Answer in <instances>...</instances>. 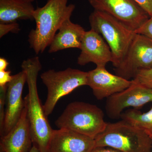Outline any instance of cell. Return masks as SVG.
Returning a JSON list of instances; mask_svg holds the SVG:
<instances>
[{"instance_id":"f546056e","label":"cell","mask_w":152,"mask_h":152,"mask_svg":"<svg viewBox=\"0 0 152 152\" xmlns=\"http://www.w3.org/2000/svg\"></svg>"},{"instance_id":"ac0fdd59","label":"cell","mask_w":152,"mask_h":152,"mask_svg":"<svg viewBox=\"0 0 152 152\" xmlns=\"http://www.w3.org/2000/svg\"><path fill=\"white\" fill-rule=\"evenodd\" d=\"M132 80L152 89V68L140 71Z\"/></svg>"},{"instance_id":"ffe728a7","label":"cell","mask_w":152,"mask_h":152,"mask_svg":"<svg viewBox=\"0 0 152 152\" xmlns=\"http://www.w3.org/2000/svg\"><path fill=\"white\" fill-rule=\"evenodd\" d=\"M20 30V25L17 22L0 23V38H2L9 32L18 34Z\"/></svg>"},{"instance_id":"484cf974","label":"cell","mask_w":152,"mask_h":152,"mask_svg":"<svg viewBox=\"0 0 152 152\" xmlns=\"http://www.w3.org/2000/svg\"><path fill=\"white\" fill-rule=\"evenodd\" d=\"M28 152H39L37 147L35 145H33L31 148L30 150Z\"/></svg>"},{"instance_id":"cb8c5ba5","label":"cell","mask_w":152,"mask_h":152,"mask_svg":"<svg viewBox=\"0 0 152 152\" xmlns=\"http://www.w3.org/2000/svg\"><path fill=\"white\" fill-rule=\"evenodd\" d=\"M91 152H122L109 147H95Z\"/></svg>"},{"instance_id":"9a60e30c","label":"cell","mask_w":152,"mask_h":152,"mask_svg":"<svg viewBox=\"0 0 152 152\" xmlns=\"http://www.w3.org/2000/svg\"><path fill=\"white\" fill-rule=\"evenodd\" d=\"M50 44V53L69 48L80 49L86 31L80 25L67 19L61 26Z\"/></svg>"},{"instance_id":"603a6c76","label":"cell","mask_w":152,"mask_h":152,"mask_svg":"<svg viewBox=\"0 0 152 152\" xmlns=\"http://www.w3.org/2000/svg\"><path fill=\"white\" fill-rule=\"evenodd\" d=\"M10 71H0V86H5L12 80Z\"/></svg>"},{"instance_id":"e0dca14e","label":"cell","mask_w":152,"mask_h":152,"mask_svg":"<svg viewBox=\"0 0 152 152\" xmlns=\"http://www.w3.org/2000/svg\"><path fill=\"white\" fill-rule=\"evenodd\" d=\"M122 120L145 131L149 135H152V107L146 113H142L137 109H131L123 113Z\"/></svg>"},{"instance_id":"52a82bcc","label":"cell","mask_w":152,"mask_h":152,"mask_svg":"<svg viewBox=\"0 0 152 152\" xmlns=\"http://www.w3.org/2000/svg\"><path fill=\"white\" fill-rule=\"evenodd\" d=\"M151 68L152 40L136 34L124 59L114 70L116 75L129 80L140 71Z\"/></svg>"},{"instance_id":"7402d4cb","label":"cell","mask_w":152,"mask_h":152,"mask_svg":"<svg viewBox=\"0 0 152 152\" xmlns=\"http://www.w3.org/2000/svg\"><path fill=\"white\" fill-rule=\"evenodd\" d=\"M150 17L152 16V0H134Z\"/></svg>"},{"instance_id":"6da1fadb","label":"cell","mask_w":152,"mask_h":152,"mask_svg":"<svg viewBox=\"0 0 152 152\" xmlns=\"http://www.w3.org/2000/svg\"><path fill=\"white\" fill-rule=\"evenodd\" d=\"M21 67L27 75L28 93L24 99L33 145L37 147L39 152H48L53 129L48 121L38 95L37 80L42 68L39 58L35 56L24 60Z\"/></svg>"},{"instance_id":"7c38bea8","label":"cell","mask_w":152,"mask_h":152,"mask_svg":"<svg viewBox=\"0 0 152 152\" xmlns=\"http://www.w3.org/2000/svg\"><path fill=\"white\" fill-rule=\"evenodd\" d=\"M132 83V81L110 73L105 67H97L88 72L87 86L92 90L98 100L110 97L122 91Z\"/></svg>"},{"instance_id":"8992f818","label":"cell","mask_w":152,"mask_h":152,"mask_svg":"<svg viewBox=\"0 0 152 152\" xmlns=\"http://www.w3.org/2000/svg\"><path fill=\"white\" fill-rule=\"evenodd\" d=\"M88 72L68 68L64 70L50 69L41 74L40 77L48 89L43 105L47 117L52 113L58 101L82 86H87Z\"/></svg>"},{"instance_id":"9c48e42d","label":"cell","mask_w":152,"mask_h":152,"mask_svg":"<svg viewBox=\"0 0 152 152\" xmlns=\"http://www.w3.org/2000/svg\"><path fill=\"white\" fill-rule=\"evenodd\" d=\"M132 83L122 91L107 98L105 109L107 115L113 119L121 118L126 108L137 109L152 102V89L132 80Z\"/></svg>"},{"instance_id":"f1b7e54d","label":"cell","mask_w":152,"mask_h":152,"mask_svg":"<svg viewBox=\"0 0 152 152\" xmlns=\"http://www.w3.org/2000/svg\"><path fill=\"white\" fill-rule=\"evenodd\" d=\"M1 152H4L3 151H2V150H1Z\"/></svg>"},{"instance_id":"5bb4252c","label":"cell","mask_w":152,"mask_h":152,"mask_svg":"<svg viewBox=\"0 0 152 152\" xmlns=\"http://www.w3.org/2000/svg\"><path fill=\"white\" fill-rule=\"evenodd\" d=\"M33 145L29 122L25 106L17 124L1 137L0 148L4 152H28Z\"/></svg>"},{"instance_id":"ba28073f","label":"cell","mask_w":152,"mask_h":152,"mask_svg":"<svg viewBox=\"0 0 152 152\" xmlns=\"http://www.w3.org/2000/svg\"><path fill=\"white\" fill-rule=\"evenodd\" d=\"M94 10L114 17L133 31L142 26L150 16L134 0H88Z\"/></svg>"},{"instance_id":"d4e9b609","label":"cell","mask_w":152,"mask_h":152,"mask_svg":"<svg viewBox=\"0 0 152 152\" xmlns=\"http://www.w3.org/2000/svg\"><path fill=\"white\" fill-rule=\"evenodd\" d=\"M9 63L7 59L4 58H0V71L6 70Z\"/></svg>"},{"instance_id":"4316f807","label":"cell","mask_w":152,"mask_h":152,"mask_svg":"<svg viewBox=\"0 0 152 152\" xmlns=\"http://www.w3.org/2000/svg\"><path fill=\"white\" fill-rule=\"evenodd\" d=\"M24 1H26L27 2L32 3L35 0H24Z\"/></svg>"},{"instance_id":"83f0119b","label":"cell","mask_w":152,"mask_h":152,"mask_svg":"<svg viewBox=\"0 0 152 152\" xmlns=\"http://www.w3.org/2000/svg\"><path fill=\"white\" fill-rule=\"evenodd\" d=\"M150 137H151V140H152V148H151V152H152V135H150Z\"/></svg>"},{"instance_id":"5b68a950","label":"cell","mask_w":152,"mask_h":152,"mask_svg":"<svg viewBox=\"0 0 152 152\" xmlns=\"http://www.w3.org/2000/svg\"><path fill=\"white\" fill-rule=\"evenodd\" d=\"M55 124L58 129L70 130L95 139L104 130L107 123L103 112L97 106L75 102L68 105Z\"/></svg>"},{"instance_id":"44dd1931","label":"cell","mask_w":152,"mask_h":152,"mask_svg":"<svg viewBox=\"0 0 152 152\" xmlns=\"http://www.w3.org/2000/svg\"><path fill=\"white\" fill-rule=\"evenodd\" d=\"M135 32L146 36L152 40V16Z\"/></svg>"},{"instance_id":"30bf717a","label":"cell","mask_w":152,"mask_h":152,"mask_svg":"<svg viewBox=\"0 0 152 152\" xmlns=\"http://www.w3.org/2000/svg\"><path fill=\"white\" fill-rule=\"evenodd\" d=\"M26 83V73L22 70L13 75L12 80L7 85L5 115L2 137L10 131L21 116L25 107L24 99H23L22 96Z\"/></svg>"},{"instance_id":"7a4b0ae2","label":"cell","mask_w":152,"mask_h":152,"mask_svg":"<svg viewBox=\"0 0 152 152\" xmlns=\"http://www.w3.org/2000/svg\"><path fill=\"white\" fill-rule=\"evenodd\" d=\"M69 1L48 0L43 7L34 11L36 27L29 33L28 42L36 54L45 51L63 23L71 18L75 6L68 5Z\"/></svg>"},{"instance_id":"3957f363","label":"cell","mask_w":152,"mask_h":152,"mask_svg":"<svg viewBox=\"0 0 152 152\" xmlns=\"http://www.w3.org/2000/svg\"><path fill=\"white\" fill-rule=\"evenodd\" d=\"M96 147H109L122 152H151L152 140L145 131L124 120L107 123L94 139Z\"/></svg>"},{"instance_id":"8fae6325","label":"cell","mask_w":152,"mask_h":152,"mask_svg":"<svg viewBox=\"0 0 152 152\" xmlns=\"http://www.w3.org/2000/svg\"><path fill=\"white\" fill-rule=\"evenodd\" d=\"M80 50L77 58L80 65L93 63L97 67H105L109 62H113V54L108 45L102 36L92 29L85 32Z\"/></svg>"},{"instance_id":"d6986e66","label":"cell","mask_w":152,"mask_h":152,"mask_svg":"<svg viewBox=\"0 0 152 152\" xmlns=\"http://www.w3.org/2000/svg\"><path fill=\"white\" fill-rule=\"evenodd\" d=\"M7 90V86H0V133L1 137L3 135L4 132Z\"/></svg>"},{"instance_id":"4fadbf2b","label":"cell","mask_w":152,"mask_h":152,"mask_svg":"<svg viewBox=\"0 0 152 152\" xmlns=\"http://www.w3.org/2000/svg\"><path fill=\"white\" fill-rule=\"evenodd\" d=\"M94 139L67 129L53 130L48 152H91Z\"/></svg>"},{"instance_id":"277c9868","label":"cell","mask_w":152,"mask_h":152,"mask_svg":"<svg viewBox=\"0 0 152 152\" xmlns=\"http://www.w3.org/2000/svg\"><path fill=\"white\" fill-rule=\"evenodd\" d=\"M91 29L102 36L113 56L116 68L124 59L136 33L118 20L108 14L94 10L89 17Z\"/></svg>"},{"instance_id":"2e32d148","label":"cell","mask_w":152,"mask_h":152,"mask_svg":"<svg viewBox=\"0 0 152 152\" xmlns=\"http://www.w3.org/2000/svg\"><path fill=\"white\" fill-rule=\"evenodd\" d=\"M32 3L24 0H0V23H13L18 20H34Z\"/></svg>"}]
</instances>
